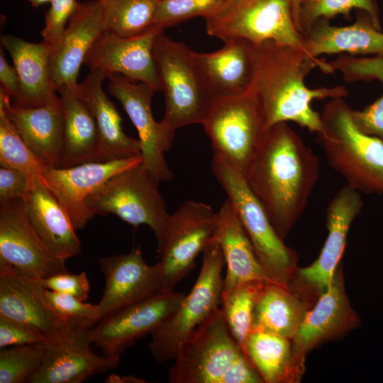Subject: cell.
<instances>
[{"mask_svg":"<svg viewBox=\"0 0 383 383\" xmlns=\"http://www.w3.org/2000/svg\"><path fill=\"white\" fill-rule=\"evenodd\" d=\"M0 82L2 88L13 100L18 94L19 82L15 67L10 65L5 58L2 48L0 50Z\"/></svg>","mask_w":383,"mask_h":383,"instance_id":"f6af8a7d","label":"cell"},{"mask_svg":"<svg viewBox=\"0 0 383 383\" xmlns=\"http://www.w3.org/2000/svg\"><path fill=\"white\" fill-rule=\"evenodd\" d=\"M45 292L53 309L65 322L91 328L99 321L97 304L85 303L73 296L48 289Z\"/></svg>","mask_w":383,"mask_h":383,"instance_id":"ab89813d","label":"cell"},{"mask_svg":"<svg viewBox=\"0 0 383 383\" xmlns=\"http://www.w3.org/2000/svg\"><path fill=\"white\" fill-rule=\"evenodd\" d=\"M243 351L263 382H294L304 369L294 353L291 339L275 333L252 330Z\"/></svg>","mask_w":383,"mask_h":383,"instance_id":"4dcf8cb0","label":"cell"},{"mask_svg":"<svg viewBox=\"0 0 383 383\" xmlns=\"http://www.w3.org/2000/svg\"><path fill=\"white\" fill-rule=\"evenodd\" d=\"M169 383H262L231 333L221 308L180 344Z\"/></svg>","mask_w":383,"mask_h":383,"instance_id":"3957f363","label":"cell"},{"mask_svg":"<svg viewBox=\"0 0 383 383\" xmlns=\"http://www.w3.org/2000/svg\"><path fill=\"white\" fill-rule=\"evenodd\" d=\"M360 11L349 26H335L328 20L317 21L303 35L307 52L314 57L345 52L383 56V32L366 12Z\"/></svg>","mask_w":383,"mask_h":383,"instance_id":"f1b7e54d","label":"cell"},{"mask_svg":"<svg viewBox=\"0 0 383 383\" xmlns=\"http://www.w3.org/2000/svg\"><path fill=\"white\" fill-rule=\"evenodd\" d=\"M204 18L206 33L223 42L243 38L257 45L270 40L307 52L295 26L293 0H226Z\"/></svg>","mask_w":383,"mask_h":383,"instance_id":"9c48e42d","label":"cell"},{"mask_svg":"<svg viewBox=\"0 0 383 383\" xmlns=\"http://www.w3.org/2000/svg\"><path fill=\"white\" fill-rule=\"evenodd\" d=\"M360 193L345 185L340 189L326 209L328 235L318 258L299 270L306 286L322 293L335 277L343 254L350 226L362 209Z\"/></svg>","mask_w":383,"mask_h":383,"instance_id":"44dd1931","label":"cell"},{"mask_svg":"<svg viewBox=\"0 0 383 383\" xmlns=\"http://www.w3.org/2000/svg\"><path fill=\"white\" fill-rule=\"evenodd\" d=\"M266 282H248L222 291L221 309L231 333L242 350L252 331L255 306Z\"/></svg>","mask_w":383,"mask_h":383,"instance_id":"836d02e7","label":"cell"},{"mask_svg":"<svg viewBox=\"0 0 383 383\" xmlns=\"http://www.w3.org/2000/svg\"><path fill=\"white\" fill-rule=\"evenodd\" d=\"M226 0H160L153 26L163 30L196 16L207 17Z\"/></svg>","mask_w":383,"mask_h":383,"instance_id":"f35d334b","label":"cell"},{"mask_svg":"<svg viewBox=\"0 0 383 383\" xmlns=\"http://www.w3.org/2000/svg\"><path fill=\"white\" fill-rule=\"evenodd\" d=\"M217 213L218 222L212 239L220 246L226 266L222 291L248 282L269 281L228 199Z\"/></svg>","mask_w":383,"mask_h":383,"instance_id":"83f0119b","label":"cell"},{"mask_svg":"<svg viewBox=\"0 0 383 383\" xmlns=\"http://www.w3.org/2000/svg\"><path fill=\"white\" fill-rule=\"evenodd\" d=\"M197 74L213 99L245 94L250 90L254 76L255 44L243 38L224 41L211 52L193 51Z\"/></svg>","mask_w":383,"mask_h":383,"instance_id":"ffe728a7","label":"cell"},{"mask_svg":"<svg viewBox=\"0 0 383 383\" xmlns=\"http://www.w3.org/2000/svg\"><path fill=\"white\" fill-rule=\"evenodd\" d=\"M161 32L163 30L154 27L140 35L123 38L104 30L92 45L83 65L89 72L100 71L106 77L120 74L159 91L160 84L154 60L153 44Z\"/></svg>","mask_w":383,"mask_h":383,"instance_id":"e0dca14e","label":"cell"},{"mask_svg":"<svg viewBox=\"0 0 383 383\" xmlns=\"http://www.w3.org/2000/svg\"><path fill=\"white\" fill-rule=\"evenodd\" d=\"M217 222V211L194 200L186 201L170 214L163 239L157 244L160 258L156 265L162 291H174L193 268L211 240Z\"/></svg>","mask_w":383,"mask_h":383,"instance_id":"8fae6325","label":"cell"},{"mask_svg":"<svg viewBox=\"0 0 383 383\" xmlns=\"http://www.w3.org/2000/svg\"><path fill=\"white\" fill-rule=\"evenodd\" d=\"M66 260L45 245L29 222L23 199L1 204L0 265L34 278L68 272Z\"/></svg>","mask_w":383,"mask_h":383,"instance_id":"9a60e30c","label":"cell"},{"mask_svg":"<svg viewBox=\"0 0 383 383\" xmlns=\"http://www.w3.org/2000/svg\"><path fill=\"white\" fill-rule=\"evenodd\" d=\"M193 51L161 32L154 40L153 56L165 109L162 121L171 131L201 124L213 99L202 84L192 58Z\"/></svg>","mask_w":383,"mask_h":383,"instance_id":"52a82bcc","label":"cell"},{"mask_svg":"<svg viewBox=\"0 0 383 383\" xmlns=\"http://www.w3.org/2000/svg\"><path fill=\"white\" fill-rule=\"evenodd\" d=\"M1 43L9 52L18 77V94L13 106L38 107L60 100L50 79V50L47 45L11 35H2Z\"/></svg>","mask_w":383,"mask_h":383,"instance_id":"484cf974","label":"cell"},{"mask_svg":"<svg viewBox=\"0 0 383 383\" xmlns=\"http://www.w3.org/2000/svg\"><path fill=\"white\" fill-rule=\"evenodd\" d=\"M78 1L76 0H52L45 13V26L41 31L43 40L50 50L60 42L68 22Z\"/></svg>","mask_w":383,"mask_h":383,"instance_id":"60d3db41","label":"cell"},{"mask_svg":"<svg viewBox=\"0 0 383 383\" xmlns=\"http://www.w3.org/2000/svg\"><path fill=\"white\" fill-rule=\"evenodd\" d=\"M211 169L233 206L267 279L289 287L294 269V253L277 234L245 177L214 155Z\"/></svg>","mask_w":383,"mask_h":383,"instance_id":"5b68a950","label":"cell"},{"mask_svg":"<svg viewBox=\"0 0 383 383\" xmlns=\"http://www.w3.org/2000/svg\"><path fill=\"white\" fill-rule=\"evenodd\" d=\"M99 265L105 280L104 292L97 304L100 319L122 307L164 292L157 265L147 264L140 248L127 254L103 257Z\"/></svg>","mask_w":383,"mask_h":383,"instance_id":"d6986e66","label":"cell"},{"mask_svg":"<svg viewBox=\"0 0 383 383\" xmlns=\"http://www.w3.org/2000/svg\"><path fill=\"white\" fill-rule=\"evenodd\" d=\"M46 338L32 326L0 315V348L44 343Z\"/></svg>","mask_w":383,"mask_h":383,"instance_id":"b9f144b4","label":"cell"},{"mask_svg":"<svg viewBox=\"0 0 383 383\" xmlns=\"http://www.w3.org/2000/svg\"><path fill=\"white\" fill-rule=\"evenodd\" d=\"M107 1L78 2L60 42L50 50L49 72L57 93L78 86L79 68L94 43L105 30Z\"/></svg>","mask_w":383,"mask_h":383,"instance_id":"ac0fdd59","label":"cell"},{"mask_svg":"<svg viewBox=\"0 0 383 383\" xmlns=\"http://www.w3.org/2000/svg\"><path fill=\"white\" fill-rule=\"evenodd\" d=\"M319 171L318 157L287 122L267 130L245 177L282 239L304 211Z\"/></svg>","mask_w":383,"mask_h":383,"instance_id":"6da1fadb","label":"cell"},{"mask_svg":"<svg viewBox=\"0 0 383 383\" xmlns=\"http://www.w3.org/2000/svg\"><path fill=\"white\" fill-rule=\"evenodd\" d=\"M357 323V316L350 305L342 274L338 269L331 285L321 293L313 309L306 312L292 340L296 357L304 364L309 350Z\"/></svg>","mask_w":383,"mask_h":383,"instance_id":"603a6c76","label":"cell"},{"mask_svg":"<svg viewBox=\"0 0 383 383\" xmlns=\"http://www.w3.org/2000/svg\"><path fill=\"white\" fill-rule=\"evenodd\" d=\"M160 0H108L105 31L133 38L152 29Z\"/></svg>","mask_w":383,"mask_h":383,"instance_id":"d6a6232c","label":"cell"},{"mask_svg":"<svg viewBox=\"0 0 383 383\" xmlns=\"http://www.w3.org/2000/svg\"><path fill=\"white\" fill-rule=\"evenodd\" d=\"M91 328L66 322L54 337L44 342L42 365L30 383H80L116 368L119 355H99L91 349Z\"/></svg>","mask_w":383,"mask_h":383,"instance_id":"7c38bea8","label":"cell"},{"mask_svg":"<svg viewBox=\"0 0 383 383\" xmlns=\"http://www.w3.org/2000/svg\"><path fill=\"white\" fill-rule=\"evenodd\" d=\"M213 155L246 176L267 130L263 109L250 89L216 98L201 123Z\"/></svg>","mask_w":383,"mask_h":383,"instance_id":"8992f818","label":"cell"},{"mask_svg":"<svg viewBox=\"0 0 383 383\" xmlns=\"http://www.w3.org/2000/svg\"><path fill=\"white\" fill-rule=\"evenodd\" d=\"M351 112L343 98L331 99L321 114L318 143L348 186L360 193L383 194V142L360 131Z\"/></svg>","mask_w":383,"mask_h":383,"instance_id":"277c9868","label":"cell"},{"mask_svg":"<svg viewBox=\"0 0 383 383\" xmlns=\"http://www.w3.org/2000/svg\"><path fill=\"white\" fill-rule=\"evenodd\" d=\"M33 8H38L47 3H51L52 0H27Z\"/></svg>","mask_w":383,"mask_h":383,"instance_id":"c3c4849f","label":"cell"},{"mask_svg":"<svg viewBox=\"0 0 383 383\" xmlns=\"http://www.w3.org/2000/svg\"><path fill=\"white\" fill-rule=\"evenodd\" d=\"M184 296L174 291L161 292L109 313L91 328L92 343L104 355L120 356L173 313Z\"/></svg>","mask_w":383,"mask_h":383,"instance_id":"5bb4252c","label":"cell"},{"mask_svg":"<svg viewBox=\"0 0 383 383\" xmlns=\"http://www.w3.org/2000/svg\"><path fill=\"white\" fill-rule=\"evenodd\" d=\"M362 79H377L383 84V56L365 58L360 67ZM352 118L362 133L383 142V94L361 111L352 109Z\"/></svg>","mask_w":383,"mask_h":383,"instance_id":"74e56055","label":"cell"},{"mask_svg":"<svg viewBox=\"0 0 383 383\" xmlns=\"http://www.w3.org/2000/svg\"><path fill=\"white\" fill-rule=\"evenodd\" d=\"M307 311L289 287L267 281L257 297L252 330H261L292 340Z\"/></svg>","mask_w":383,"mask_h":383,"instance_id":"1f68e13d","label":"cell"},{"mask_svg":"<svg viewBox=\"0 0 383 383\" xmlns=\"http://www.w3.org/2000/svg\"><path fill=\"white\" fill-rule=\"evenodd\" d=\"M301 0H293V16L295 26L299 30V13Z\"/></svg>","mask_w":383,"mask_h":383,"instance_id":"7dc6e473","label":"cell"},{"mask_svg":"<svg viewBox=\"0 0 383 383\" xmlns=\"http://www.w3.org/2000/svg\"><path fill=\"white\" fill-rule=\"evenodd\" d=\"M332 73L330 63L306 52L267 40L255 45L254 76L251 90L256 94L268 129L273 125L292 121L310 132L323 129L321 114L313 110L314 100L343 98V86L310 89L304 79L314 68Z\"/></svg>","mask_w":383,"mask_h":383,"instance_id":"7a4b0ae2","label":"cell"},{"mask_svg":"<svg viewBox=\"0 0 383 383\" xmlns=\"http://www.w3.org/2000/svg\"><path fill=\"white\" fill-rule=\"evenodd\" d=\"M44 343L3 348L0 352V383L28 382L40 367Z\"/></svg>","mask_w":383,"mask_h":383,"instance_id":"8d00e7d4","label":"cell"},{"mask_svg":"<svg viewBox=\"0 0 383 383\" xmlns=\"http://www.w3.org/2000/svg\"><path fill=\"white\" fill-rule=\"evenodd\" d=\"M0 88V105L30 150L45 165L61 168L64 152L63 116L60 99L38 107H15Z\"/></svg>","mask_w":383,"mask_h":383,"instance_id":"cb8c5ba5","label":"cell"},{"mask_svg":"<svg viewBox=\"0 0 383 383\" xmlns=\"http://www.w3.org/2000/svg\"><path fill=\"white\" fill-rule=\"evenodd\" d=\"M30 184V179L21 171L1 166L0 204L17 199H23Z\"/></svg>","mask_w":383,"mask_h":383,"instance_id":"ee69618b","label":"cell"},{"mask_svg":"<svg viewBox=\"0 0 383 383\" xmlns=\"http://www.w3.org/2000/svg\"><path fill=\"white\" fill-rule=\"evenodd\" d=\"M106 78V74L102 72H89L83 82L79 84V92L87 103L97 126V162L141 155L138 139L131 138L124 133L121 117L103 90L102 83Z\"/></svg>","mask_w":383,"mask_h":383,"instance_id":"4316f807","label":"cell"},{"mask_svg":"<svg viewBox=\"0 0 383 383\" xmlns=\"http://www.w3.org/2000/svg\"><path fill=\"white\" fill-rule=\"evenodd\" d=\"M106 383H145V380L133 375L109 374L104 380Z\"/></svg>","mask_w":383,"mask_h":383,"instance_id":"bcb514c9","label":"cell"},{"mask_svg":"<svg viewBox=\"0 0 383 383\" xmlns=\"http://www.w3.org/2000/svg\"><path fill=\"white\" fill-rule=\"evenodd\" d=\"M353 9L366 12L376 27L381 30L376 0H301L299 13V30L304 35L317 21H329L338 15H343L349 19Z\"/></svg>","mask_w":383,"mask_h":383,"instance_id":"d590c367","label":"cell"},{"mask_svg":"<svg viewBox=\"0 0 383 383\" xmlns=\"http://www.w3.org/2000/svg\"><path fill=\"white\" fill-rule=\"evenodd\" d=\"M0 165L18 170L30 179L43 182L44 165L30 150L0 105Z\"/></svg>","mask_w":383,"mask_h":383,"instance_id":"e575fe53","label":"cell"},{"mask_svg":"<svg viewBox=\"0 0 383 383\" xmlns=\"http://www.w3.org/2000/svg\"><path fill=\"white\" fill-rule=\"evenodd\" d=\"M158 182L143 162L109 179L87 200L95 215L113 214L133 226H148L157 244L163 239L170 216Z\"/></svg>","mask_w":383,"mask_h":383,"instance_id":"30bf717a","label":"cell"},{"mask_svg":"<svg viewBox=\"0 0 383 383\" xmlns=\"http://www.w3.org/2000/svg\"><path fill=\"white\" fill-rule=\"evenodd\" d=\"M37 278L0 265V315L26 323L46 338L65 326Z\"/></svg>","mask_w":383,"mask_h":383,"instance_id":"7402d4cb","label":"cell"},{"mask_svg":"<svg viewBox=\"0 0 383 383\" xmlns=\"http://www.w3.org/2000/svg\"><path fill=\"white\" fill-rule=\"evenodd\" d=\"M63 116L64 152L61 168L97 162L99 135L95 118L79 84L59 92Z\"/></svg>","mask_w":383,"mask_h":383,"instance_id":"f546056e","label":"cell"},{"mask_svg":"<svg viewBox=\"0 0 383 383\" xmlns=\"http://www.w3.org/2000/svg\"><path fill=\"white\" fill-rule=\"evenodd\" d=\"M143 162L141 155L108 162H90L67 168L45 165L43 183L68 213L75 230L84 228L94 215L88 197L109 179Z\"/></svg>","mask_w":383,"mask_h":383,"instance_id":"2e32d148","label":"cell"},{"mask_svg":"<svg viewBox=\"0 0 383 383\" xmlns=\"http://www.w3.org/2000/svg\"><path fill=\"white\" fill-rule=\"evenodd\" d=\"M23 203L31 226L55 255L66 260L81 252L68 213L43 182L30 179Z\"/></svg>","mask_w":383,"mask_h":383,"instance_id":"d4e9b609","label":"cell"},{"mask_svg":"<svg viewBox=\"0 0 383 383\" xmlns=\"http://www.w3.org/2000/svg\"><path fill=\"white\" fill-rule=\"evenodd\" d=\"M202 253V265L192 290L150 333L148 350L158 364L173 361L180 344L221 304L225 265L221 249L211 238Z\"/></svg>","mask_w":383,"mask_h":383,"instance_id":"ba28073f","label":"cell"},{"mask_svg":"<svg viewBox=\"0 0 383 383\" xmlns=\"http://www.w3.org/2000/svg\"><path fill=\"white\" fill-rule=\"evenodd\" d=\"M107 78L109 93L121 102L138 131L143 163L158 182L171 180L173 172L165 160V152L172 148L175 132L162 121L154 119L151 104L156 91L120 74Z\"/></svg>","mask_w":383,"mask_h":383,"instance_id":"4fadbf2b","label":"cell"},{"mask_svg":"<svg viewBox=\"0 0 383 383\" xmlns=\"http://www.w3.org/2000/svg\"><path fill=\"white\" fill-rule=\"evenodd\" d=\"M38 280L46 289L69 294L84 301L89 298L90 284L85 272H62Z\"/></svg>","mask_w":383,"mask_h":383,"instance_id":"7bdbcfd3","label":"cell"}]
</instances>
